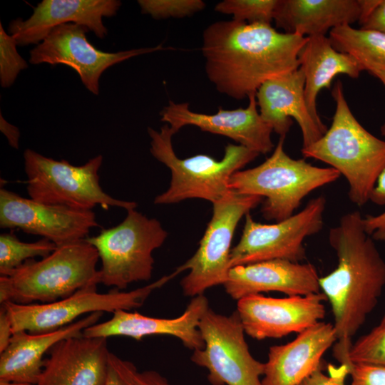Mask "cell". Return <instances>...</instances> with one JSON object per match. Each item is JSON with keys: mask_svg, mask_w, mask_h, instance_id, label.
<instances>
[{"mask_svg": "<svg viewBox=\"0 0 385 385\" xmlns=\"http://www.w3.org/2000/svg\"><path fill=\"white\" fill-rule=\"evenodd\" d=\"M307 41L279 32L271 24L216 21L202 33L205 72L220 93L237 100L248 98L266 81L298 69Z\"/></svg>", "mask_w": 385, "mask_h": 385, "instance_id": "cell-1", "label": "cell"}, {"mask_svg": "<svg viewBox=\"0 0 385 385\" xmlns=\"http://www.w3.org/2000/svg\"><path fill=\"white\" fill-rule=\"evenodd\" d=\"M359 211L347 212L328 234L338 258L337 267L319 277L320 290L329 301L340 348L351 338L376 307L385 287V261L366 233Z\"/></svg>", "mask_w": 385, "mask_h": 385, "instance_id": "cell-2", "label": "cell"}, {"mask_svg": "<svg viewBox=\"0 0 385 385\" xmlns=\"http://www.w3.org/2000/svg\"><path fill=\"white\" fill-rule=\"evenodd\" d=\"M336 103L329 128L316 142L302 148L304 158L322 161L348 182L349 197L358 206L369 201L376 181L385 169V140L369 133L356 119L338 80L332 90Z\"/></svg>", "mask_w": 385, "mask_h": 385, "instance_id": "cell-3", "label": "cell"}, {"mask_svg": "<svg viewBox=\"0 0 385 385\" xmlns=\"http://www.w3.org/2000/svg\"><path fill=\"white\" fill-rule=\"evenodd\" d=\"M97 250L84 240L57 246L40 260H29L0 277V302L50 303L101 283Z\"/></svg>", "mask_w": 385, "mask_h": 385, "instance_id": "cell-4", "label": "cell"}, {"mask_svg": "<svg viewBox=\"0 0 385 385\" xmlns=\"http://www.w3.org/2000/svg\"><path fill=\"white\" fill-rule=\"evenodd\" d=\"M284 136L279 137L272 154L260 165L235 172L228 185L232 192L265 197L262 215L275 222L292 216L307 195L341 175L333 168L291 158L284 149Z\"/></svg>", "mask_w": 385, "mask_h": 385, "instance_id": "cell-5", "label": "cell"}, {"mask_svg": "<svg viewBox=\"0 0 385 385\" xmlns=\"http://www.w3.org/2000/svg\"><path fill=\"white\" fill-rule=\"evenodd\" d=\"M148 133L150 153L171 172L168 189L155 197V204H173L190 198L214 203L230 192L228 185L232 175L259 155L241 145L227 144L220 160L203 154L181 159L173 148L175 133L168 124L159 131L148 128Z\"/></svg>", "mask_w": 385, "mask_h": 385, "instance_id": "cell-6", "label": "cell"}, {"mask_svg": "<svg viewBox=\"0 0 385 385\" xmlns=\"http://www.w3.org/2000/svg\"><path fill=\"white\" fill-rule=\"evenodd\" d=\"M26 190L30 198L43 204L92 210L96 205L135 209L137 203L115 199L99 183L103 156L98 155L76 166L65 160H56L26 149L24 153Z\"/></svg>", "mask_w": 385, "mask_h": 385, "instance_id": "cell-7", "label": "cell"}, {"mask_svg": "<svg viewBox=\"0 0 385 385\" xmlns=\"http://www.w3.org/2000/svg\"><path fill=\"white\" fill-rule=\"evenodd\" d=\"M167 236L158 220L129 209L120 224L85 240L98 251L102 264L101 283L120 290L132 282L150 279L153 252L163 245Z\"/></svg>", "mask_w": 385, "mask_h": 385, "instance_id": "cell-8", "label": "cell"}, {"mask_svg": "<svg viewBox=\"0 0 385 385\" xmlns=\"http://www.w3.org/2000/svg\"><path fill=\"white\" fill-rule=\"evenodd\" d=\"M175 276L172 273L146 286L131 290L114 289L108 293L97 292V286L81 289L73 294L50 303L29 304H1L10 318L13 334L18 332L43 333L56 330L84 314L130 310L141 307L152 292Z\"/></svg>", "mask_w": 385, "mask_h": 385, "instance_id": "cell-9", "label": "cell"}, {"mask_svg": "<svg viewBox=\"0 0 385 385\" xmlns=\"http://www.w3.org/2000/svg\"><path fill=\"white\" fill-rule=\"evenodd\" d=\"M262 200L257 195L230 191L212 203V216L194 255L177 268L175 274L189 270L180 285L188 297L203 294L208 288L225 282L230 267L231 243L235 228Z\"/></svg>", "mask_w": 385, "mask_h": 385, "instance_id": "cell-10", "label": "cell"}, {"mask_svg": "<svg viewBox=\"0 0 385 385\" xmlns=\"http://www.w3.org/2000/svg\"><path fill=\"white\" fill-rule=\"evenodd\" d=\"M198 327L205 346L194 350L190 359L207 369L212 385H263L265 364L251 354L237 311L225 316L209 307Z\"/></svg>", "mask_w": 385, "mask_h": 385, "instance_id": "cell-11", "label": "cell"}, {"mask_svg": "<svg viewBox=\"0 0 385 385\" xmlns=\"http://www.w3.org/2000/svg\"><path fill=\"white\" fill-rule=\"evenodd\" d=\"M326 204L325 197L318 196L299 212L272 224L257 222L247 213L240 240L230 252V267L272 260L303 261L304 240L322 229Z\"/></svg>", "mask_w": 385, "mask_h": 385, "instance_id": "cell-12", "label": "cell"}, {"mask_svg": "<svg viewBox=\"0 0 385 385\" xmlns=\"http://www.w3.org/2000/svg\"><path fill=\"white\" fill-rule=\"evenodd\" d=\"M88 31L87 27L73 23L56 26L30 51L29 63L69 66L79 75L86 88L98 95L100 78L108 68L134 56L167 48L159 44L155 47L104 52L88 41Z\"/></svg>", "mask_w": 385, "mask_h": 385, "instance_id": "cell-13", "label": "cell"}, {"mask_svg": "<svg viewBox=\"0 0 385 385\" xmlns=\"http://www.w3.org/2000/svg\"><path fill=\"white\" fill-rule=\"evenodd\" d=\"M0 227L39 235L61 246L86 239L99 224L93 210L43 204L1 188Z\"/></svg>", "mask_w": 385, "mask_h": 385, "instance_id": "cell-14", "label": "cell"}, {"mask_svg": "<svg viewBox=\"0 0 385 385\" xmlns=\"http://www.w3.org/2000/svg\"><path fill=\"white\" fill-rule=\"evenodd\" d=\"M322 292L283 298L252 294L237 300V312L245 334L262 340L300 333L325 317Z\"/></svg>", "mask_w": 385, "mask_h": 385, "instance_id": "cell-15", "label": "cell"}, {"mask_svg": "<svg viewBox=\"0 0 385 385\" xmlns=\"http://www.w3.org/2000/svg\"><path fill=\"white\" fill-rule=\"evenodd\" d=\"M248 98L245 108L219 107L215 114L197 113L190 110L187 103L169 101L160 113V120L175 133L185 125H194L202 131L228 137L258 154L268 153L274 147L271 138L273 130L260 114L256 94Z\"/></svg>", "mask_w": 385, "mask_h": 385, "instance_id": "cell-16", "label": "cell"}, {"mask_svg": "<svg viewBox=\"0 0 385 385\" xmlns=\"http://www.w3.org/2000/svg\"><path fill=\"white\" fill-rule=\"evenodd\" d=\"M120 6L118 0H43L26 20L11 21L8 31L18 46L38 45L54 28L68 23L84 26L104 38L108 29L103 18L115 16Z\"/></svg>", "mask_w": 385, "mask_h": 385, "instance_id": "cell-17", "label": "cell"}, {"mask_svg": "<svg viewBox=\"0 0 385 385\" xmlns=\"http://www.w3.org/2000/svg\"><path fill=\"white\" fill-rule=\"evenodd\" d=\"M209 308L204 294L192 297L184 312L176 318H155L137 312L119 309L107 321L83 329L86 337H127L141 340L152 335H170L179 339L190 349H200L205 342L199 329L202 317Z\"/></svg>", "mask_w": 385, "mask_h": 385, "instance_id": "cell-18", "label": "cell"}, {"mask_svg": "<svg viewBox=\"0 0 385 385\" xmlns=\"http://www.w3.org/2000/svg\"><path fill=\"white\" fill-rule=\"evenodd\" d=\"M305 77L299 67L285 75L264 83L256 93L260 114L263 120L281 136H286L292 125L298 123L302 148L318 140L327 131L311 115L304 96Z\"/></svg>", "mask_w": 385, "mask_h": 385, "instance_id": "cell-19", "label": "cell"}, {"mask_svg": "<svg viewBox=\"0 0 385 385\" xmlns=\"http://www.w3.org/2000/svg\"><path fill=\"white\" fill-rule=\"evenodd\" d=\"M319 277L311 263L272 260L231 267L222 285L236 300L268 292L307 295L321 292Z\"/></svg>", "mask_w": 385, "mask_h": 385, "instance_id": "cell-20", "label": "cell"}, {"mask_svg": "<svg viewBox=\"0 0 385 385\" xmlns=\"http://www.w3.org/2000/svg\"><path fill=\"white\" fill-rule=\"evenodd\" d=\"M49 353L36 385H104L110 354L107 338H66Z\"/></svg>", "mask_w": 385, "mask_h": 385, "instance_id": "cell-21", "label": "cell"}, {"mask_svg": "<svg viewBox=\"0 0 385 385\" xmlns=\"http://www.w3.org/2000/svg\"><path fill=\"white\" fill-rule=\"evenodd\" d=\"M337 341L333 324L319 322L289 343L270 346L263 385H298L321 366L324 353Z\"/></svg>", "mask_w": 385, "mask_h": 385, "instance_id": "cell-22", "label": "cell"}, {"mask_svg": "<svg viewBox=\"0 0 385 385\" xmlns=\"http://www.w3.org/2000/svg\"><path fill=\"white\" fill-rule=\"evenodd\" d=\"M103 314H89L48 332L34 334L21 331L13 334L9 345L0 354V381L36 385L43 370L44 354L63 339L81 336L83 329L96 324Z\"/></svg>", "mask_w": 385, "mask_h": 385, "instance_id": "cell-23", "label": "cell"}, {"mask_svg": "<svg viewBox=\"0 0 385 385\" xmlns=\"http://www.w3.org/2000/svg\"><path fill=\"white\" fill-rule=\"evenodd\" d=\"M364 0H279L274 21L287 34L306 37L363 19Z\"/></svg>", "mask_w": 385, "mask_h": 385, "instance_id": "cell-24", "label": "cell"}, {"mask_svg": "<svg viewBox=\"0 0 385 385\" xmlns=\"http://www.w3.org/2000/svg\"><path fill=\"white\" fill-rule=\"evenodd\" d=\"M299 61L305 77L307 108L313 118L322 124L317 108L320 91L330 89L332 80L339 74L356 78L363 71L352 56L337 51L325 35L308 36L299 53Z\"/></svg>", "mask_w": 385, "mask_h": 385, "instance_id": "cell-25", "label": "cell"}, {"mask_svg": "<svg viewBox=\"0 0 385 385\" xmlns=\"http://www.w3.org/2000/svg\"><path fill=\"white\" fill-rule=\"evenodd\" d=\"M329 38L337 51L352 56L362 71H385V34L344 25L332 29Z\"/></svg>", "mask_w": 385, "mask_h": 385, "instance_id": "cell-26", "label": "cell"}, {"mask_svg": "<svg viewBox=\"0 0 385 385\" xmlns=\"http://www.w3.org/2000/svg\"><path fill=\"white\" fill-rule=\"evenodd\" d=\"M57 245L42 238L34 242L21 241L12 232L0 235V274L7 276L29 260L45 257L53 252Z\"/></svg>", "mask_w": 385, "mask_h": 385, "instance_id": "cell-27", "label": "cell"}, {"mask_svg": "<svg viewBox=\"0 0 385 385\" xmlns=\"http://www.w3.org/2000/svg\"><path fill=\"white\" fill-rule=\"evenodd\" d=\"M334 356L340 364L348 361L385 365V323H380L360 337L349 349L334 350Z\"/></svg>", "mask_w": 385, "mask_h": 385, "instance_id": "cell-28", "label": "cell"}, {"mask_svg": "<svg viewBox=\"0 0 385 385\" xmlns=\"http://www.w3.org/2000/svg\"><path fill=\"white\" fill-rule=\"evenodd\" d=\"M278 2L279 0H225L217 3L215 10L232 15V20L237 21L271 24Z\"/></svg>", "mask_w": 385, "mask_h": 385, "instance_id": "cell-29", "label": "cell"}, {"mask_svg": "<svg viewBox=\"0 0 385 385\" xmlns=\"http://www.w3.org/2000/svg\"><path fill=\"white\" fill-rule=\"evenodd\" d=\"M141 12L155 19L183 18L203 10L202 0H139Z\"/></svg>", "mask_w": 385, "mask_h": 385, "instance_id": "cell-30", "label": "cell"}, {"mask_svg": "<svg viewBox=\"0 0 385 385\" xmlns=\"http://www.w3.org/2000/svg\"><path fill=\"white\" fill-rule=\"evenodd\" d=\"M16 41L6 32L0 23V84L4 88H9L19 73L28 67L26 61L16 49Z\"/></svg>", "mask_w": 385, "mask_h": 385, "instance_id": "cell-31", "label": "cell"}, {"mask_svg": "<svg viewBox=\"0 0 385 385\" xmlns=\"http://www.w3.org/2000/svg\"><path fill=\"white\" fill-rule=\"evenodd\" d=\"M369 201L377 205H385V169L379 175L370 195ZM365 231L374 240L385 242V211L363 217Z\"/></svg>", "mask_w": 385, "mask_h": 385, "instance_id": "cell-32", "label": "cell"}, {"mask_svg": "<svg viewBox=\"0 0 385 385\" xmlns=\"http://www.w3.org/2000/svg\"><path fill=\"white\" fill-rule=\"evenodd\" d=\"M344 363L349 366L351 385H385V365L348 361Z\"/></svg>", "mask_w": 385, "mask_h": 385, "instance_id": "cell-33", "label": "cell"}, {"mask_svg": "<svg viewBox=\"0 0 385 385\" xmlns=\"http://www.w3.org/2000/svg\"><path fill=\"white\" fill-rule=\"evenodd\" d=\"M137 371L133 363L110 352L104 385H135V377Z\"/></svg>", "mask_w": 385, "mask_h": 385, "instance_id": "cell-34", "label": "cell"}, {"mask_svg": "<svg viewBox=\"0 0 385 385\" xmlns=\"http://www.w3.org/2000/svg\"><path fill=\"white\" fill-rule=\"evenodd\" d=\"M348 375L347 364L343 363L339 366L329 364L327 374L323 373L320 366L298 385H344Z\"/></svg>", "mask_w": 385, "mask_h": 385, "instance_id": "cell-35", "label": "cell"}, {"mask_svg": "<svg viewBox=\"0 0 385 385\" xmlns=\"http://www.w3.org/2000/svg\"><path fill=\"white\" fill-rule=\"evenodd\" d=\"M361 29L385 34V0H378L374 8L361 23Z\"/></svg>", "mask_w": 385, "mask_h": 385, "instance_id": "cell-36", "label": "cell"}, {"mask_svg": "<svg viewBox=\"0 0 385 385\" xmlns=\"http://www.w3.org/2000/svg\"><path fill=\"white\" fill-rule=\"evenodd\" d=\"M13 336L12 326L6 309L0 308V353L9 345Z\"/></svg>", "mask_w": 385, "mask_h": 385, "instance_id": "cell-37", "label": "cell"}, {"mask_svg": "<svg viewBox=\"0 0 385 385\" xmlns=\"http://www.w3.org/2000/svg\"><path fill=\"white\" fill-rule=\"evenodd\" d=\"M135 385H172L160 373L154 370L137 371Z\"/></svg>", "mask_w": 385, "mask_h": 385, "instance_id": "cell-38", "label": "cell"}, {"mask_svg": "<svg viewBox=\"0 0 385 385\" xmlns=\"http://www.w3.org/2000/svg\"><path fill=\"white\" fill-rule=\"evenodd\" d=\"M0 130L6 137L11 147L18 149L20 138L19 128L8 123L0 113Z\"/></svg>", "mask_w": 385, "mask_h": 385, "instance_id": "cell-39", "label": "cell"}, {"mask_svg": "<svg viewBox=\"0 0 385 385\" xmlns=\"http://www.w3.org/2000/svg\"><path fill=\"white\" fill-rule=\"evenodd\" d=\"M371 75L379 79L381 83L385 87V71L383 70H375L370 72ZM381 133L383 136L385 137V123L381 125L380 129Z\"/></svg>", "mask_w": 385, "mask_h": 385, "instance_id": "cell-40", "label": "cell"}, {"mask_svg": "<svg viewBox=\"0 0 385 385\" xmlns=\"http://www.w3.org/2000/svg\"><path fill=\"white\" fill-rule=\"evenodd\" d=\"M0 385H34V384L18 383V382L0 381Z\"/></svg>", "mask_w": 385, "mask_h": 385, "instance_id": "cell-41", "label": "cell"}, {"mask_svg": "<svg viewBox=\"0 0 385 385\" xmlns=\"http://www.w3.org/2000/svg\"><path fill=\"white\" fill-rule=\"evenodd\" d=\"M380 323H385V312H384V314Z\"/></svg>", "mask_w": 385, "mask_h": 385, "instance_id": "cell-42", "label": "cell"}]
</instances>
